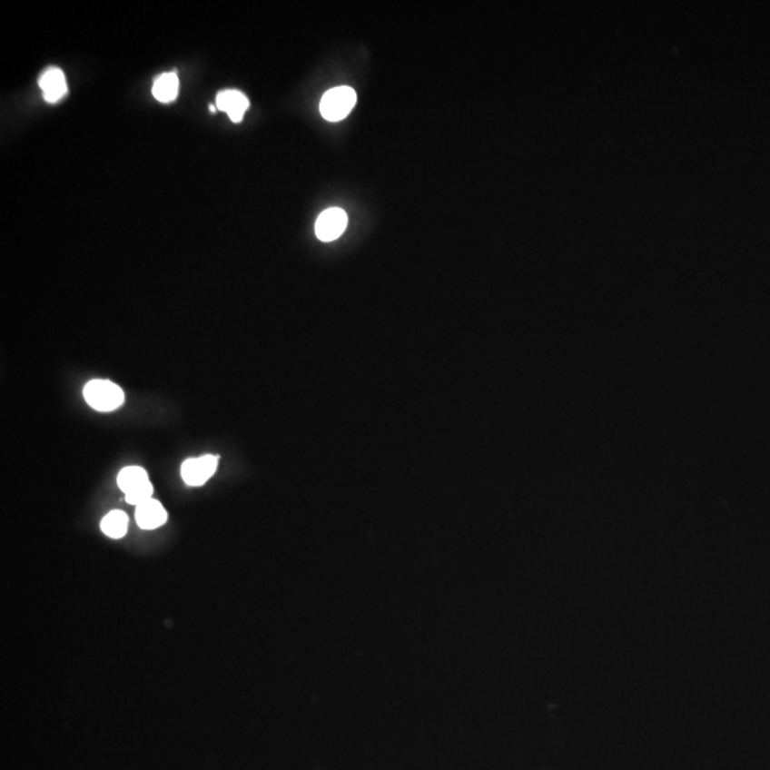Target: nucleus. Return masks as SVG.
<instances>
[{
    "instance_id": "obj_1",
    "label": "nucleus",
    "mask_w": 770,
    "mask_h": 770,
    "mask_svg": "<svg viewBox=\"0 0 770 770\" xmlns=\"http://www.w3.org/2000/svg\"><path fill=\"white\" fill-rule=\"evenodd\" d=\"M84 400L96 411L109 412L124 402L123 390L109 380H92L84 390Z\"/></svg>"
},
{
    "instance_id": "obj_2",
    "label": "nucleus",
    "mask_w": 770,
    "mask_h": 770,
    "mask_svg": "<svg viewBox=\"0 0 770 770\" xmlns=\"http://www.w3.org/2000/svg\"><path fill=\"white\" fill-rule=\"evenodd\" d=\"M356 102L357 94L354 89L349 86L334 87L322 96L320 112L329 122H340L351 114Z\"/></svg>"
},
{
    "instance_id": "obj_3",
    "label": "nucleus",
    "mask_w": 770,
    "mask_h": 770,
    "mask_svg": "<svg viewBox=\"0 0 770 770\" xmlns=\"http://www.w3.org/2000/svg\"><path fill=\"white\" fill-rule=\"evenodd\" d=\"M219 465L217 455H202L189 459L182 465V479L189 487H202L212 479Z\"/></svg>"
},
{
    "instance_id": "obj_4",
    "label": "nucleus",
    "mask_w": 770,
    "mask_h": 770,
    "mask_svg": "<svg viewBox=\"0 0 770 770\" xmlns=\"http://www.w3.org/2000/svg\"><path fill=\"white\" fill-rule=\"evenodd\" d=\"M346 212L341 209H329L320 214L316 222V234L321 242H334L347 229Z\"/></svg>"
},
{
    "instance_id": "obj_5",
    "label": "nucleus",
    "mask_w": 770,
    "mask_h": 770,
    "mask_svg": "<svg viewBox=\"0 0 770 770\" xmlns=\"http://www.w3.org/2000/svg\"><path fill=\"white\" fill-rule=\"evenodd\" d=\"M167 511L157 499H152L136 507V522L140 528L152 531L166 524Z\"/></svg>"
},
{
    "instance_id": "obj_6",
    "label": "nucleus",
    "mask_w": 770,
    "mask_h": 770,
    "mask_svg": "<svg viewBox=\"0 0 770 770\" xmlns=\"http://www.w3.org/2000/svg\"><path fill=\"white\" fill-rule=\"evenodd\" d=\"M249 106V99L237 90H224L217 94V107L222 112H226L234 123L242 122Z\"/></svg>"
},
{
    "instance_id": "obj_7",
    "label": "nucleus",
    "mask_w": 770,
    "mask_h": 770,
    "mask_svg": "<svg viewBox=\"0 0 770 770\" xmlns=\"http://www.w3.org/2000/svg\"><path fill=\"white\" fill-rule=\"evenodd\" d=\"M39 86L44 92V100L49 104H54L67 94L66 77L64 72L56 67H52L42 74Z\"/></svg>"
},
{
    "instance_id": "obj_8",
    "label": "nucleus",
    "mask_w": 770,
    "mask_h": 770,
    "mask_svg": "<svg viewBox=\"0 0 770 770\" xmlns=\"http://www.w3.org/2000/svg\"><path fill=\"white\" fill-rule=\"evenodd\" d=\"M127 528H129V517L126 512L120 509L109 512L100 522V529L112 539L123 538L127 534Z\"/></svg>"
},
{
    "instance_id": "obj_9",
    "label": "nucleus",
    "mask_w": 770,
    "mask_h": 770,
    "mask_svg": "<svg viewBox=\"0 0 770 770\" xmlns=\"http://www.w3.org/2000/svg\"><path fill=\"white\" fill-rule=\"evenodd\" d=\"M150 482L147 471L142 467H126L117 475V485L124 495Z\"/></svg>"
},
{
    "instance_id": "obj_10",
    "label": "nucleus",
    "mask_w": 770,
    "mask_h": 770,
    "mask_svg": "<svg viewBox=\"0 0 770 770\" xmlns=\"http://www.w3.org/2000/svg\"><path fill=\"white\" fill-rule=\"evenodd\" d=\"M179 94V77L176 74H160L153 84V96L162 104L173 102Z\"/></svg>"
}]
</instances>
